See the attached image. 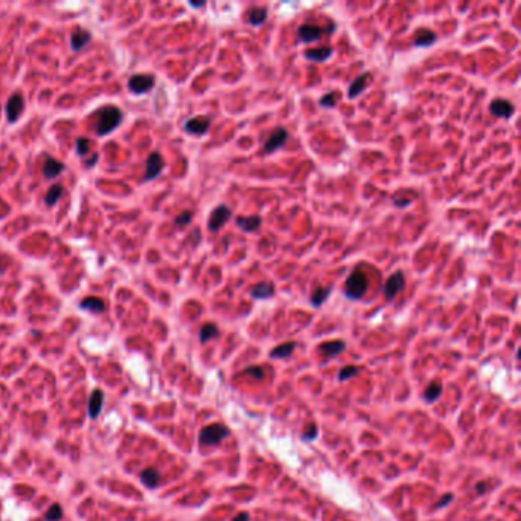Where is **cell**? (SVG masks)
<instances>
[{"label": "cell", "instance_id": "cell-1", "mask_svg": "<svg viewBox=\"0 0 521 521\" xmlns=\"http://www.w3.org/2000/svg\"><path fill=\"white\" fill-rule=\"evenodd\" d=\"M122 121V112L116 106H104L98 110V122H97V133L104 136L115 130Z\"/></svg>", "mask_w": 521, "mask_h": 521}, {"label": "cell", "instance_id": "cell-2", "mask_svg": "<svg viewBox=\"0 0 521 521\" xmlns=\"http://www.w3.org/2000/svg\"><path fill=\"white\" fill-rule=\"evenodd\" d=\"M336 31V25L333 22H330L329 26H318L315 23H304L300 25L297 29V43H303V45H309L314 43L317 40H320L323 37V34H332Z\"/></svg>", "mask_w": 521, "mask_h": 521}, {"label": "cell", "instance_id": "cell-3", "mask_svg": "<svg viewBox=\"0 0 521 521\" xmlns=\"http://www.w3.org/2000/svg\"><path fill=\"white\" fill-rule=\"evenodd\" d=\"M367 289H369V280L361 269L353 271L344 283V295L349 300H361L365 295Z\"/></svg>", "mask_w": 521, "mask_h": 521}, {"label": "cell", "instance_id": "cell-4", "mask_svg": "<svg viewBox=\"0 0 521 521\" xmlns=\"http://www.w3.org/2000/svg\"><path fill=\"white\" fill-rule=\"evenodd\" d=\"M229 436V428L223 423H211L200 430L199 434V443L200 446H212L219 445L222 440H225Z\"/></svg>", "mask_w": 521, "mask_h": 521}, {"label": "cell", "instance_id": "cell-5", "mask_svg": "<svg viewBox=\"0 0 521 521\" xmlns=\"http://www.w3.org/2000/svg\"><path fill=\"white\" fill-rule=\"evenodd\" d=\"M232 217V211L228 205L225 203H220L217 205L216 208H214L209 214V219H208V229L211 232H217L219 229H222L226 222Z\"/></svg>", "mask_w": 521, "mask_h": 521}, {"label": "cell", "instance_id": "cell-6", "mask_svg": "<svg viewBox=\"0 0 521 521\" xmlns=\"http://www.w3.org/2000/svg\"><path fill=\"white\" fill-rule=\"evenodd\" d=\"M405 286V274L402 271H396L393 272L390 277L387 279L382 292L387 301H393L396 298V295L399 294Z\"/></svg>", "mask_w": 521, "mask_h": 521}, {"label": "cell", "instance_id": "cell-7", "mask_svg": "<svg viewBox=\"0 0 521 521\" xmlns=\"http://www.w3.org/2000/svg\"><path fill=\"white\" fill-rule=\"evenodd\" d=\"M289 139V132L286 127H277L271 132V135L268 136V139L263 144V151L266 155H271V153H275L277 150H280Z\"/></svg>", "mask_w": 521, "mask_h": 521}, {"label": "cell", "instance_id": "cell-8", "mask_svg": "<svg viewBox=\"0 0 521 521\" xmlns=\"http://www.w3.org/2000/svg\"><path fill=\"white\" fill-rule=\"evenodd\" d=\"M153 86H155V77L148 75V74L133 75L129 80V89L133 92V94H138V95L147 94L148 90H151Z\"/></svg>", "mask_w": 521, "mask_h": 521}, {"label": "cell", "instance_id": "cell-9", "mask_svg": "<svg viewBox=\"0 0 521 521\" xmlns=\"http://www.w3.org/2000/svg\"><path fill=\"white\" fill-rule=\"evenodd\" d=\"M211 127V119L208 116H193L188 118L185 121V132L190 135H196V136H202L205 135Z\"/></svg>", "mask_w": 521, "mask_h": 521}, {"label": "cell", "instance_id": "cell-10", "mask_svg": "<svg viewBox=\"0 0 521 521\" xmlns=\"http://www.w3.org/2000/svg\"><path fill=\"white\" fill-rule=\"evenodd\" d=\"M165 167V162L161 156V153L153 151L147 159V167H145V176L144 180H153L156 179Z\"/></svg>", "mask_w": 521, "mask_h": 521}, {"label": "cell", "instance_id": "cell-11", "mask_svg": "<svg viewBox=\"0 0 521 521\" xmlns=\"http://www.w3.org/2000/svg\"><path fill=\"white\" fill-rule=\"evenodd\" d=\"M489 112H491L494 116L501 118V119H509L512 118L513 112H515V106L513 103H510L509 100L504 98H494L489 104Z\"/></svg>", "mask_w": 521, "mask_h": 521}, {"label": "cell", "instance_id": "cell-12", "mask_svg": "<svg viewBox=\"0 0 521 521\" xmlns=\"http://www.w3.org/2000/svg\"><path fill=\"white\" fill-rule=\"evenodd\" d=\"M23 107H25V101H23V97L22 94H19V92H16V94H13L7 103V118L10 122H16L19 119V116L22 115L23 112Z\"/></svg>", "mask_w": 521, "mask_h": 521}, {"label": "cell", "instance_id": "cell-13", "mask_svg": "<svg viewBox=\"0 0 521 521\" xmlns=\"http://www.w3.org/2000/svg\"><path fill=\"white\" fill-rule=\"evenodd\" d=\"M370 80H372V74H370L369 71L364 72V74H361V75H358V77L350 83V86H349L347 97H349L350 100L358 98V97L362 94V90H365V87L369 86Z\"/></svg>", "mask_w": 521, "mask_h": 521}, {"label": "cell", "instance_id": "cell-14", "mask_svg": "<svg viewBox=\"0 0 521 521\" xmlns=\"http://www.w3.org/2000/svg\"><path fill=\"white\" fill-rule=\"evenodd\" d=\"M262 216L258 214H254V216H238L235 219V225L237 228H240L243 232H255L260 229L262 226Z\"/></svg>", "mask_w": 521, "mask_h": 521}, {"label": "cell", "instance_id": "cell-15", "mask_svg": "<svg viewBox=\"0 0 521 521\" xmlns=\"http://www.w3.org/2000/svg\"><path fill=\"white\" fill-rule=\"evenodd\" d=\"M304 58L311 61H317V63H324V61L330 60L333 55V48L332 46H320V48H311L304 51Z\"/></svg>", "mask_w": 521, "mask_h": 521}, {"label": "cell", "instance_id": "cell-16", "mask_svg": "<svg viewBox=\"0 0 521 521\" xmlns=\"http://www.w3.org/2000/svg\"><path fill=\"white\" fill-rule=\"evenodd\" d=\"M249 294L254 300H268L275 295V286L271 282H260L251 288Z\"/></svg>", "mask_w": 521, "mask_h": 521}, {"label": "cell", "instance_id": "cell-17", "mask_svg": "<svg viewBox=\"0 0 521 521\" xmlns=\"http://www.w3.org/2000/svg\"><path fill=\"white\" fill-rule=\"evenodd\" d=\"M103 402H104V393H103V390H100V388L94 390V393H92L90 399H89V407H87V411H89L90 419H95V417L100 416L101 408H103Z\"/></svg>", "mask_w": 521, "mask_h": 521}, {"label": "cell", "instance_id": "cell-18", "mask_svg": "<svg viewBox=\"0 0 521 521\" xmlns=\"http://www.w3.org/2000/svg\"><path fill=\"white\" fill-rule=\"evenodd\" d=\"M436 42H437L436 33H434V31H431V29H428V28L419 29L416 37H414V46L416 48H430Z\"/></svg>", "mask_w": 521, "mask_h": 521}, {"label": "cell", "instance_id": "cell-19", "mask_svg": "<svg viewBox=\"0 0 521 521\" xmlns=\"http://www.w3.org/2000/svg\"><path fill=\"white\" fill-rule=\"evenodd\" d=\"M346 350V343L343 340H333V341H327L320 344V352L323 355H326L327 358H333L336 355H340Z\"/></svg>", "mask_w": 521, "mask_h": 521}, {"label": "cell", "instance_id": "cell-20", "mask_svg": "<svg viewBox=\"0 0 521 521\" xmlns=\"http://www.w3.org/2000/svg\"><path fill=\"white\" fill-rule=\"evenodd\" d=\"M333 286L329 285V286H318L314 289V292L311 294V304L314 306V308H321V306L326 303V300L330 297V292H332Z\"/></svg>", "mask_w": 521, "mask_h": 521}, {"label": "cell", "instance_id": "cell-21", "mask_svg": "<svg viewBox=\"0 0 521 521\" xmlns=\"http://www.w3.org/2000/svg\"><path fill=\"white\" fill-rule=\"evenodd\" d=\"M65 168L66 167H65L63 162H58L54 158H48L45 165H43V174H45L46 179H54V177H57V176H60L61 173H63Z\"/></svg>", "mask_w": 521, "mask_h": 521}, {"label": "cell", "instance_id": "cell-22", "mask_svg": "<svg viewBox=\"0 0 521 521\" xmlns=\"http://www.w3.org/2000/svg\"><path fill=\"white\" fill-rule=\"evenodd\" d=\"M141 481L150 487V489H155L159 486L161 483V474L156 468H145L142 472H141Z\"/></svg>", "mask_w": 521, "mask_h": 521}, {"label": "cell", "instance_id": "cell-23", "mask_svg": "<svg viewBox=\"0 0 521 521\" xmlns=\"http://www.w3.org/2000/svg\"><path fill=\"white\" fill-rule=\"evenodd\" d=\"M80 308H81V309H87V311L94 312V314H100V312H104V311H106V304H104V301H103L101 298H98V297H87V298H84V300L81 301Z\"/></svg>", "mask_w": 521, "mask_h": 521}, {"label": "cell", "instance_id": "cell-24", "mask_svg": "<svg viewBox=\"0 0 521 521\" xmlns=\"http://www.w3.org/2000/svg\"><path fill=\"white\" fill-rule=\"evenodd\" d=\"M90 42V33L84 29H77L71 37V48L74 51L83 49L87 43Z\"/></svg>", "mask_w": 521, "mask_h": 521}, {"label": "cell", "instance_id": "cell-25", "mask_svg": "<svg viewBox=\"0 0 521 521\" xmlns=\"http://www.w3.org/2000/svg\"><path fill=\"white\" fill-rule=\"evenodd\" d=\"M297 347V343L295 341H288V343H283L277 347H274L271 350V358H277V359H283V358H288L289 355H292V352L295 350Z\"/></svg>", "mask_w": 521, "mask_h": 521}, {"label": "cell", "instance_id": "cell-26", "mask_svg": "<svg viewBox=\"0 0 521 521\" xmlns=\"http://www.w3.org/2000/svg\"><path fill=\"white\" fill-rule=\"evenodd\" d=\"M268 20V10L266 8H252L248 13V23L252 26H260Z\"/></svg>", "mask_w": 521, "mask_h": 521}, {"label": "cell", "instance_id": "cell-27", "mask_svg": "<svg viewBox=\"0 0 521 521\" xmlns=\"http://www.w3.org/2000/svg\"><path fill=\"white\" fill-rule=\"evenodd\" d=\"M216 336H219V329H217L216 324H212V323L203 324L202 329H200V332H199V340H200L202 344L208 343V341L212 340V338H216Z\"/></svg>", "mask_w": 521, "mask_h": 521}, {"label": "cell", "instance_id": "cell-28", "mask_svg": "<svg viewBox=\"0 0 521 521\" xmlns=\"http://www.w3.org/2000/svg\"><path fill=\"white\" fill-rule=\"evenodd\" d=\"M61 194H63V187H61L60 183H55V185H52V187L48 190L46 197H45V203H46L48 206H54V205L58 202V199L61 197Z\"/></svg>", "mask_w": 521, "mask_h": 521}, {"label": "cell", "instance_id": "cell-29", "mask_svg": "<svg viewBox=\"0 0 521 521\" xmlns=\"http://www.w3.org/2000/svg\"><path fill=\"white\" fill-rule=\"evenodd\" d=\"M440 394H442V385L436 384V382H431L430 385L426 387V390L423 393V397H425V401L428 404H433V402H436V399Z\"/></svg>", "mask_w": 521, "mask_h": 521}, {"label": "cell", "instance_id": "cell-30", "mask_svg": "<svg viewBox=\"0 0 521 521\" xmlns=\"http://www.w3.org/2000/svg\"><path fill=\"white\" fill-rule=\"evenodd\" d=\"M336 101H338V94L336 92H329V94H324L320 98V106L326 107V109H333L336 106Z\"/></svg>", "mask_w": 521, "mask_h": 521}, {"label": "cell", "instance_id": "cell-31", "mask_svg": "<svg viewBox=\"0 0 521 521\" xmlns=\"http://www.w3.org/2000/svg\"><path fill=\"white\" fill-rule=\"evenodd\" d=\"M358 373H359V367H356V365H347V367H343V369L340 370L338 378H340V381H347V379L356 376Z\"/></svg>", "mask_w": 521, "mask_h": 521}, {"label": "cell", "instance_id": "cell-32", "mask_svg": "<svg viewBox=\"0 0 521 521\" xmlns=\"http://www.w3.org/2000/svg\"><path fill=\"white\" fill-rule=\"evenodd\" d=\"M61 516H63V510H61V507H60L58 503L52 504L51 509L45 513V519H46V521H58Z\"/></svg>", "mask_w": 521, "mask_h": 521}, {"label": "cell", "instance_id": "cell-33", "mask_svg": "<svg viewBox=\"0 0 521 521\" xmlns=\"http://www.w3.org/2000/svg\"><path fill=\"white\" fill-rule=\"evenodd\" d=\"M75 148H77L78 156H84V155H87L89 150H90V141L87 138H77Z\"/></svg>", "mask_w": 521, "mask_h": 521}, {"label": "cell", "instance_id": "cell-34", "mask_svg": "<svg viewBox=\"0 0 521 521\" xmlns=\"http://www.w3.org/2000/svg\"><path fill=\"white\" fill-rule=\"evenodd\" d=\"M193 219V212L191 211H182L179 216H176L174 219V225L176 226H187Z\"/></svg>", "mask_w": 521, "mask_h": 521}, {"label": "cell", "instance_id": "cell-35", "mask_svg": "<svg viewBox=\"0 0 521 521\" xmlns=\"http://www.w3.org/2000/svg\"><path fill=\"white\" fill-rule=\"evenodd\" d=\"M243 373H246V375H251L252 378H255V379H263L265 378V372H263V369H262V367H258V365H254V367H248V369L246 370H244Z\"/></svg>", "mask_w": 521, "mask_h": 521}, {"label": "cell", "instance_id": "cell-36", "mask_svg": "<svg viewBox=\"0 0 521 521\" xmlns=\"http://www.w3.org/2000/svg\"><path fill=\"white\" fill-rule=\"evenodd\" d=\"M393 205L396 206V208H401V209H404V208H407L408 205H411V199H404V197H401V196H397V194H394L393 196Z\"/></svg>", "mask_w": 521, "mask_h": 521}, {"label": "cell", "instance_id": "cell-37", "mask_svg": "<svg viewBox=\"0 0 521 521\" xmlns=\"http://www.w3.org/2000/svg\"><path fill=\"white\" fill-rule=\"evenodd\" d=\"M317 433H318V428H317L314 423H311V425L308 426V430L304 431L303 439H304V440H314V439L317 437Z\"/></svg>", "mask_w": 521, "mask_h": 521}, {"label": "cell", "instance_id": "cell-38", "mask_svg": "<svg viewBox=\"0 0 521 521\" xmlns=\"http://www.w3.org/2000/svg\"><path fill=\"white\" fill-rule=\"evenodd\" d=\"M232 521H249V513L248 512H240L238 515L234 516Z\"/></svg>", "mask_w": 521, "mask_h": 521}, {"label": "cell", "instance_id": "cell-39", "mask_svg": "<svg viewBox=\"0 0 521 521\" xmlns=\"http://www.w3.org/2000/svg\"><path fill=\"white\" fill-rule=\"evenodd\" d=\"M451 500H452V494H446V495H445V497H443V498H442V500L437 503V507H443V506H445L446 503H449Z\"/></svg>", "mask_w": 521, "mask_h": 521}, {"label": "cell", "instance_id": "cell-40", "mask_svg": "<svg viewBox=\"0 0 521 521\" xmlns=\"http://www.w3.org/2000/svg\"><path fill=\"white\" fill-rule=\"evenodd\" d=\"M98 158H100V155H98V153H95V155L90 158V161L87 162V167H94L98 162Z\"/></svg>", "mask_w": 521, "mask_h": 521}, {"label": "cell", "instance_id": "cell-41", "mask_svg": "<svg viewBox=\"0 0 521 521\" xmlns=\"http://www.w3.org/2000/svg\"><path fill=\"white\" fill-rule=\"evenodd\" d=\"M190 7H193V8H203V7H205V2H199V4L190 2Z\"/></svg>", "mask_w": 521, "mask_h": 521}, {"label": "cell", "instance_id": "cell-42", "mask_svg": "<svg viewBox=\"0 0 521 521\" xmlns=\"http://www.w3.org/2000/svg\"><path fill=\"white\" fill-rule=\"evenodd\" d=\"M483 486H484V483H483V481H480V483H478V486H477V491H478V492H481Z\"/></svg>", "mask_w": 521, "mask_h": 521}]
</instances>
